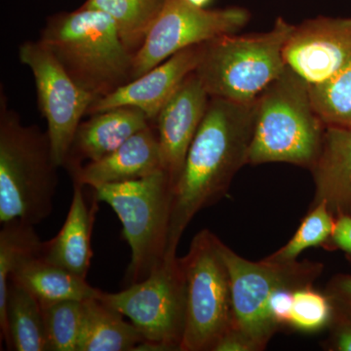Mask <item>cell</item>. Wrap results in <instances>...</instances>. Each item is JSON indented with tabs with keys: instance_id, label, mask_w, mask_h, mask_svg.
Masks as SVG:
<instances>
[{
	"instance_id": "6da1fadb",
	"label": "cell",
	"mask_w": 351,
	"mask_h": 351,
	"mask_svg": "<svg viewBox=\"0 0 351 351\" xmlns=\"http://www.w3.org/2000/svg\"><path fill=\"white\" fill-rule=\"evenodd\" d=\"M254 121L255 101L210 97L174 188L166 256H177L180 240L196 214L225 197L234 176L248 164Z\"/></svg>"
},
{
	"instance_id": "7a4b0ae2",
	"label": "cell",
	"mask_w": 351,
	"mask_h": 351,
	"mask_svg": "<svg viewBox=\"0 0 351 351\" xmlns=\"http://www.w3.org/2000/svg\"><path fill=\"white\" fill-rule=\"evenodd\" d=\"M39 40L96 101L133 80L135 57L124 45L114 21L103 11L82 6L54 16Z\"/></svg>"
},
{
	"instance_id": "3957f363",
	"label": "cell",
	"mask_w": 351,
	"mask_h": 351,
	"mask_svg": "<svg viewBox=\"0 0 351 351\" xmlns=\"http://www.w3.org/2000/svg\"><path fill=\"white\" fill-rule=\"evenodd\" d=\"M59 169L47 131L23 123L0 97V223L38 225L52 214Z\"/></svg>"
},
{
	"instance_id": "277c9868",
	"label": "cell",
	"mask_w": 351,
	"mask_h": 351,
	"mask_svg": "<svg viewBox=\"0 0 351 351\" xmlns=\"http://www.w3.org/2000/svg\"><path fill=\"white\" fill-rule=\"evenodd\" d=\"M325 130L314 108L311 85L286 66L256 99L248 165L280 162L311 170Z\"/></svg>"
},
{
	"instance_id": "5b68a950",
	"label": "cell",
	"mask_w": 351,
	"mask_h": 351,
	"mask_svg": "<svg viewBox=\"0 0 351 351\" xmlns=\"http://www.w3.org/2000/svg\"><path fill=\"white\" fill-rule=\"evenodd\" d=\"M294 25L276 18L269 32L230 34L204 44L196 75L210 97L256 101L286 68L283 50Z\"/></svg>"
},
{
	"instance_id": "8992f818",
	"label": "cell",
	"mask_w": 351,
	"mask_h": 351,
	"mask_svg": "<svg viewBox=\"0 0 351 351\" xmlns=\"http://www.w3.org/2000/svg\"><path fill=\"white\" fill-rule=\"evenodd\" d=\"M99 202H105L117 215L122 239L131 249L127 285L151 276L164 262L168 250L174 184L165 170L131 180L92 188Z\"/></svg>"
},
{
	"instance_id": "52a82bcc",
	"label": "cell",
	"mask_w": 351,
	"mask_h": 351,
	"mask_svg": "<svg viewBox=\"0 0 351 351\" xmlns=\"http://www.w3.org/2000/svg\"><path fill=\"white\" fill-rule=\"evenodd\" d=\"M223 244L211 230H202L181 258L186 284L181 351H213L232 327V287Z\"/></svg>"
},
{
	"instance_id": "ba28073f",
	"label": "cell",
	"mask_w": 351,
	"mask_h": 351,
	"mask_svg": "<svg viewBox=\"0 0 351 351\" xmlns=\"http://www.w3.org/2000/svg\"><path fill=\"white\" fill-rule=\"evenodd\" d=\"M223 254L232 287V327L265 350L279 331L270 319L267 304L272 293L280 287L301 289L313 286L324 270V265L313 261L276 262L265 258L258 262L247 260L223 244Z\"/></svg>"
},
{
	"instance_id": "9c48e42d",
	"label": "cell",
	"mask_w": 351,
	"mask_h": 351,
	"mask_svg": "<svg viewBox=\"0 0 351 351\" xmlns=\"http://www.w3.org/2000/svg\"><path fill=\"white\" fill-rule=\"evenodd\" d=\"M98 300L131 320L145 341L161 351H181L186 328V284L181 258L166 256L147 278Z\"/></svg>"
},
{
	"instance_id": "30bf717a",
	"label": "cell",
	"mask_w": 351,
	"mask_h": 351,
	"mask_svg": "<svg viewBox=\"0 0 351 351\" xmlns=\"http://www.w3.org/2000/svg\"><path fill=\"white\" fill-rule=\"evenodd\" d=\"M251 20L243 7L201 8L186 0H165L145 43L134 58L133 80L145 75L179 51L237 34Z\"/></svg>"
},
{
	"instance_id": "8fae6325",
	"label": "cell",
	"mask_w": 351,
	"mask_h": 351,
	"mask_svg": "<svg viewBox=\"0 0 351 351\" xmlns=\"http://www.w3.org/2000/svg\"><path fill=\"white\" fill-rule=\"evenodd\" d=\"M19 60L34 75L39 110L47 122L52 156L58 167H64L78 126L96 99L73 82L40 40L21 44Z\"/></svg>"
},
{
	"instance_id": "7c38bea8",
	"label": "cell",
	"mask_w": 351,
	"mask_h": 351,
	"mask_svg": "<svg viewBox=\"0 0 351 351\" xmlns=\"http://www.w3.org/2000/svg\"><path fill=\"white\" fill-rule=\"evenodd\" d=\"M283 57L309 85L326 82L351 60V17L318 16L295 25Z\"/></svg>"
},
{
	"instance_id": "4fadbf2b",
	"label": "cell",
	"mask_w": 351,
	"mask_h": 351,
	"mask_svg": "<svg viewBox=\"0 0 351 351\" xmlns=\"http://www.w3.org/2000/svg\"><path fill=\"white\" fill-rule=\"evenodd\" d=\"M210 96L195 71L180 85L157 115L161 167L174 184L181 176L189 147L204 119Z\"/></svg>"
},
{
	"instance_id": "5bb4252c",
	"label": "cell",
	"mask_w": 351,
	"mask_h": 351,
	"mask_svg": "<svg viewBox=\"0 0 351 351\" xmlns=\"http://www.w3.org/2000/svg\"><path fill=\"white\" fill-rule=\"evenodd\" d=\"M204 44L179 51L145 75L95 101L87 117L110 108L133 107L143 110L152 122L180 85L195 71L202 57Z\"/></svg>"
},
{
	"instance_id": "9a60e30c",
	"label": "cell",
	"mask_w": 351,
	"mask_h": 351,
	"mask_svg": "<svg viewBox=\"0 0 351 351\" xmlns=\"http://www.w3.org/2000/svg\"><path fill=\"white\" fill-rule=\"evenodd\" d=\"M76 131L64 168L69 172L112 154L134 134L154 122L143 110L133 107L110 108L90 115Z\"/></svg>"
},
{
	"instance_id": "2e32d148",
	"label": "cell",
	"mask_w": 351,
	"mask_h": 351,
	"mask_svg": "<svg viewBox=\"0 0 351 351\" xmlns=\"http://www.w3.org/2000/svg\"><path fill=\"white\" fill-rule=\"evenodd\" d=\"M161 167L158 135L154 124L134 134L108 156L69 172L73 181L95 188L141 179Z\"/></svg>"
},
{
	"instance_id": "e0dca14e",
	"label": "cell",
	"mask_w": 351,
	"mask_h": 351,
	"mask_svg": "<svg viewBox=\"0 0 351 351\" xmlns=\"http://www.w3.org/2000/svg\"><path fill=\"white\" fill-rule=\"evenodd\" d=\"M73 182V199L66 221L54 239L43 242L39 257L86 279L93 257L92 232L99 201L93 196L92 206L88 207L83 191L85 186Z\"/></svg>"
},
{
	"instance_id": "ac0fdd59",
	"label": "cell",
	"mask_w": 351,
	"mask_h": 351,
	"mask_svg": "<svg viewBox=\"0 0 351 351\" xmlns=\"http://www.w3.org/2000/svg\"><path fill=\"white\" fill-rule=\"evenodd\" d=\"M311 172L314 182L311 204L324 202L335 217L351 216V129L326 127Z\"/></svg>"
},
{
	"instance_id": "d6986e66",
	"label": "cell",
	"mask_w": 351,
	"mask_h": 351,
	"mask_svg": "<svg viewBox=\"0 0 351 351\" xmlns=\"http://www.w3.org/2000/svg\"><path fill=\"white\" fill-rule=\"evenodd\" d=\"M39 256L24 258L14 269L9 281L29 291L39 302L98 299L100 289L92 287L86 279L47 263Z\"/></svg>"
},
{
	"instance_id": "ffe728a7",
	"label": "cell",
	"mask_w": 351,
	"mask_h": 351,
	"mask_svg": "<svg viewBox=\"0 0 351 351\" xmlns=\"http://www.w3.org/2000/svg\"><path fill=\"white\" fill-rule=\"evenodd\" d=\"M84 315L77 351H134L144 337L123 315L98 299L83 302Z\"/></svg>"
},
{
	"instance_id": "44dd1931",
	"label": "cell",
	"mask_w": 351,
	"mask_h": 351,
	"mask_svg": "<svg viewBox=\"0 0 351 351\" xmlns=\"http://www.w3.org/2000/svg\"><path fill=\"white\" fill-rule=\"evenodd\" d=\"M6 327L7 350L49 351L40 302L13 281L7 293Z\"/></svg>"
},
{
	"instance_id": "7402d4cb",
	"label": "cell",
	"mask_w": 351,
	"mask_h": 351,
	"mask_svg": "<svg viewBox=\"0 0 351 351\" xmlns=\"http://www.w3.org/2000/svg\"><path fill=\"white\" fill-rule=\"evenodd\" d=\"M165 0H87L83 7L108 14L117 25L120 38L132 54H137Z\"/></svg>"
},
{
	"instance_id": "603a6c76",
	"label": "cell",
	"mask_w": 351,
	"mask_h": 351,
	"mask_svg": "<svg viewBox=\"0 0 351 351\" xmlns=\"http://www.w3.org/2000/svg\"><path fill=\"white\" fill-rule=\"evenodd\" d=\"M43 241L34 226L22 221L2 223L0 230V330L6 338V302L9 279L24 258L40 255Z\"/></svg>"
},
{
	"instance_id": "cb8c5ba5",
	"label": "cell",
	"mask_w": 351,
	"mask_h": 351,
	"mask_svg": "<svg viewBox=\"0 0 351 351\" xmlns=\"http://www.w3.org/2000/svg\"><path fill=\"white\" fill-rule=\"evenodd\" d=\"M311 95L325 126L351 129V60L326 82L311 85Z\"/></svg>"
},
{
	"instance_id": "d4e9b609",
	"label": "cell",
	"mask_w": 351,
	"mask_h": 351,
	"mask_svg": "<svg viewBox=\"0 0 351 351\" xmlns=\"http://www.w3.org/2000/svg\"><path fill=\"white\" fill-rule=\"evenodd\" d=\"M49 351H77L84 304L80 301L40 302Z\"/></svg>"
},
{
	"instance_id": "484cf974",
	"label": "cell",
	"mask_w": 351,
	"mask_h": 351,
	"mask_svg": "<svg viewBox=\"0 0 351 351\" xmlns=\"http://www.w3.org/2000/svg\"><path fill=\"white\" fill-rule=\"evenodd\" d=\"M335 226V216L324 202L311 204L308 213L292 239L280 249L265 257L276 262H292L308 248L322 247L325 249L331 237Z\"/></svg>"
},
{
	"instance_id": "4316f807",
	"label": "cell",
	"mask_w": 351,
	"mask_h": 351,
	"mask_svg": "<svg viewBox=\"0 0 351 351\" xmlns=\"http://www.w3.org/2000/svg\"><path fill=\"white\" fill-rule=\"evenodd\" d=\"M335 311L329 298L313 286L294 292L288 328L294 331L313 334L329 329Z\"/></svg>"
},
{
	"instance_id": "83f0119b",
	"label": "cell",
	"mask_w": 351,
	"mask_h": 351,
	"mask_svg": "<svg viewBox=\"0 0 351 351\" xmlns=\"http://www.w3.org/2000/svg\"><path fill=\"white\" fill-rule=\"evenodd\" d=\"M323 292L329 298L335 314L351 322V274L332 276Z\"/></svg>"
},
{
	"instance_id": "f1b7e54d",
	"label": "cell",
	"mask_w": 351,
	"mask_h": 351,
	"mask_svg": "<svg viewBox=\"0 0 351 351\" xmlns=\"http://www.w3.org/2000/svg\"><path fill=\"white\" fill-rule=\"evenodd\" d=\"M295 291L293 288L280 287L276 289L270 297L267 311L270 319L279 329L289 326Z\"/></svg>"
},
{
	"instance_id": "f546056e",
	"label": "cell",
	"mask_w": 351,
	"mask_h": 351,
	"mask_svg": "<svg viewBox=\"0 0 351 351\" xmlns=\"http://www.w3.org/2000/svg\"><path fill=\"white\" fill-rule=\"evenodd\" d=\"M329 330V338L323 346L325 350L351 351V322L350 321L343 319L335 314Z\"/></svg>"
},
{
	"instance_id": "4dcf8cb0",
	"label": "cell",
	"mask_w": 351,
	"mask_h": 351,
	"mask_svg": "<svg viewBox=\"0 0 351 351\" xmlns=\"http://www.w3.org/2000/svg\"><path fill=\"white\" fill-rule=\"evenodd\" d=\"M326 250H341L351 258V216L339 215L335 217V226Z\"/></svg>"
},
{
	"instance_id": "1f68e13d",
	"label": "cell",
	"mask_w": 351,
	"mask_h": 351,
	"mask_svg": "<svg viewBox=\"0 0 351 351\" xmlns=\"http://www.w3.org/2000/svg\"><path fill=\"white\" fill-rule=\"evenodd\" d=\"M213 351H258L257 346L235 328H230L219 339Z\"/></svg>"
},
{
	"instance_id": "d6a6232c",
	"label": "cell",
	"mask_w": 351,
	"mask_h": 351,
	"mask_svg": "<svg viewBox=\"0 0 351 351\" xmlns=\"http://www.w3.org/2000/svg\"><path fill=\"white\" fill-rule=\"evenodd\" d=\"M186 1L189 3L193 4V5L201 7V8H206V6L212 0H186Z\"/></svg>"
}]
</instances>
